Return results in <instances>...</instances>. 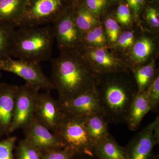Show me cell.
Here are the masks:
<instances>
[{
	"instance_id": "6da1fadb",
	"label": "cell",
	"mask_w": 159,
	"mask_h": 159,
	"mask_svg": "<svg viewBox=\"0 0 159 159\" xmlns=\"http://www.w3.org/2000/svg\"><path fill=\"white\" fill-rule=\"evenodd\" d=\"M51 60V81L60 103L95 89L99 74L79 51L60 52L58 57Z\"/></svg>"
},
{
	"instance_id": "7a4b0ae2",
	"label": "cell",
	"mask_w": 159,
	"mask_h": 159,
	"mask_svg": "<svg viewBox=\"0 0 159 159\" xmlns=\"http://www.w3.org/2000/svg\"><path fill=\"white\" fill-rule=\"evenodd\" d=\"M131 71L99 74L95 90L108 124L125 123L131 104L138 94Z\"/></svg>"
},
{
	"instance_id": "3957f363",
	"label": "cell",
	"mask_w": 159,
	"mask_h": 159,
	"mask_svg": "<svg viewBox=\"0 0 159 159\" xmlns=\"http://www.w3.org/2000/svg\"><path fill=\"white\" fill-rule=\"evenodd\" d=\"M16 28L11 57L38 64L51 60L54 40L52 29L42 26Z\"/></svg>"
},
{
	"instance_id": "277c9868",
	"label": "cell",
	"mask_w": 159,
	"mask_h": 159,
	"mask_svg": "<svg viewBox=\"0 0 159 159\" xmlns=\"http://www.w3.org/2000/svg\"><path fill=\"white\" fill-rule=\"evenodd\" d=\"M84 116L66 114L54 133L75 153L93 156V144L86 128Z\"/></svg>"
},
{
	"instance_id": "5b68a950",
	"label": "cell",
	"mask_w": 159,
	"mask_h": 159,
	"mask_svg": "<svg viewBox=\"0 0 159 159\" xmlns=\"http://www.w3.org/2000/svg\"><path fill=\"white\" fill-rule=\"evenodd\" d=\"M0 71L17 75L38 90L51 92L55 89L51 80L46 76L40 64L10 57L0 62Z\"/></svg>"
},
{
	"instance_id": "8992f818",
	"label": "cell",
	"mask_w": 159,
	"mask_h": 159,
	"mask_svg": "<svg viewBox=\"0 0 159 159\" xmlns=\"http://www.w3.org/2000/svg\"><path fill=\"white\" fill-rule=\"evenodd\" d=\"M66 9H64L63 0H29L16 27L41 26L53 23Z\"/></svg>"
},
{
	"instance_id": "52a82bcc",
	"label": "cell",
	"mask_w": 159,
	"mask_h": 159,
	"mask_svg": "<svg viewBox=\"0 0 159 159\" xmlns=\"http://www.w3.org/2000/svg\"><path fill=\"white\" fill-rule=\"evenodd\" d=\"M54 39L60 52L79 51L82 47V34L77 29L73 10L66 9L53 23Z\"/></svg>"
},
{
	"instance_id": "ba28073f",
	"label": "cell",
	"mask_w": 159,
	"mask_h": 159,
	"mask_svg": "<svg viewBox=\"0 0 159 159\" xmlns=\"http://www.w3.org/2000/svg\"><path fill=\"white\" fill-rule=\"evenodd\" d=\"M38 90L28 84L18 87L10 133L23 129L34 118Z\"/></svg>"
},
{
	"instance_id": "9c48e42d",
	"label": "cell",
	"mask_w": 159,
	"mask_h": 159,
	"mask_svg": "<svg viewBox=\"0 0 159 159\" xmlns=\"http://www.w3.org/2000/svg\"><path fill=\"white\" fill-rule=\"evenodd\" d=\"M159 143V117L136 134L124 147L128 159H150Z\"/></svg>"
},
{
	"instance_id": "30bf717a",
	"label": "cell",
	"mask_w": 159,
	"mask_h": 159,
	"mask_svg": "<svg viewBox=\"0 0 159 159\" xmlns=\"http://www.w3.org/2000/svg\"><path fill=\"white\" fill-rule=\"evenodd\" d=\"M79 51L98 74L132 70L127 63L119 59L106 48H91L82 46Z\"/></svg>"
},
{
	"instance_id": "8fae6325",
	"label": "cell",
	"mask_w": 159,
	"mask_h": 159,
	"mask_svg": "<svg viewBox=\"0 0 159 159\" xmlns=\"http://www.w3.org/2000/svg\"><path fill=\"white\" fill-rule=\"evenodd\" d=\"M65 115L59 101L52 97L51 92L39 94L34 117L39 123L54 133Z\"/></svg>"
},
{
	"instance_id": "7c38bea8",
	"label": "cell",
	"mask_w": 159,
	"mask_h": 159,
	"mask_svg": "<svg viewBox=\"0 0 159 159\" xmlns=\"http://www.w3.org/2000/svg\"><path fill=\"white\" fill-rule=\"evenodd\" d=\"M25 138L43 152L64 147L58 137L34 118L23 129Z\"/></svg>"
},
{
	"instance_id": "4fadbf2b",
	"label": "cell",
	"mask_w": 159,
	"mask_h": 159,
	"mask_svg": "<svg viewBox=\"0 0 159 159\" xmlns=\"http://www.w3.org/2000/svg\"><path fill=\"white\" fill-rule=\"evenodd\" d=\"M60 104L61 110L66 114L84 116L93 114H102V107L95 89Z\"/></svg>"
},
{
	"instance_id": "5bb4252c",
	"label": "cell",
	"mask_w": 159,
	"mask_h": 159,
	"mask_svg": "<svg viewBox=\"0 0 159 159\" xmlns=\"http://www.w3.org/2000/svg\"><path fill=\"white\" fill-rule=\"evenodd\" d=\"M18 86L0 83V138L10 133L15 97Z\"/></svg>"
},
{
	"instance_id": "9a60e30c",
	"label": "cell",
	"mask_w": 159,
	"mask_h": 159,
	"mask_svg": "<svg viewBox=\"0 0 159 159\" xmlns=\"http://www.w3.org/2000/svg\"><path fill=\"white\" fill-rule=\"evenodd\" d=\"M150 111L147 91L137 94L132 102L125 119V123L132 131L136 130L142 119Z\"/></svg>"
},
{
	"instance_id": "2e32d148",
	"label": "cell",
	"mask_w": 159,
	"mask_h": 159,
	"mask_svg": "<svg viewBox=\"0 0 159 159\" xmlns=\"http://www.w3.org/2000/svg\"><path fill=\"white\" fill-rule=\"evenodd\" d=\"M93 156L96 159H128L124 147L111 134L94 145Z\"/></svg>"
},
{
	"instance_id": "e0dca14e",
	"label": "cell",
	"mask_w": 159,
	"mask_h": 159,
	"mask_svg": "<svg viewBox=\"0 0 159 159\" xmlns=\"http://www.w3.org/2000/svg\"><path fill=\"white\" fill-rule=\"evenodd\" d=\"M29 0H0V22L17 26L22 17Z\"/></svg>"
},
{
	"instance_id": "ac0fdd59",
	"label": "cell",
	"mask_w": 159,
	"mask_h": 159,
	"mask_svg": "<svg viewBox=\"0 0 159 159\" xmlns=\"http://www.w3.org/2000/svg\"><path fill=\"white\" fill-rule=\"evenodd\" d=\"M84 121L86 128L94 145L110 134L109 132L108 123L102 113L85 116Z\"/></svg>"
},
{
	"instance_id": "d6986e66",
	"label": "cell",
	"mask_w": 159,
	"mask_h": 159,
	"mask_svg": "<svg viewBox=\"0 0 159 159\" xmlns=\"http://www.w3.org/2000/svg\"><path fill=\"white\" fill-rule=\"evenodd\" d=\"M132 72L138 89V94L146 91L157 74L154 61L146 65L140 66L134 69Z\"/></svg>"
},
{
	"instance_id": "ffe728a7",
	"label": "cell",
	"mask_w": 159,
	"mask_h": 159,
	"mask_svg": "<svg viewBox=\"0 0 159 159\" xmlns=\"http://www.w3.org/2000/svg\"><path fill=\"white\" fill-rule=\"evenodd\" d=\"M16 26L12 23L0 22V62L11 57Z\"/></svg>"
},
{
	"instance_id": "44dd1931",
	"label": "cell",
	"mask_w": 159,
	"mask_h": 159,
	"mask_svg": "<svg viewBox=\"0 0 159 159\" xmlns=\"http://www.w3.org/2000/svg\"><path fill=\"white\" fill-rule=\"evenodd\" d=\"M74 12L75 24L82 36L87 31L100 24L97 16L85 5H78Z\"/></svg>"
},
{
	"instance_id": "7402d4cb",
	"label": "cell",
	"mask_w": 159,
	"mask_h": 159,
	"mask_svg": "<svg viewBox=\"0 0 159 159\" xmlns=\"http://www.w3.org/2000/svg\"><path fill=\"white\" fill-rule=\"evenodd\" d=\"M153 49L152 41L147 37H142L134 43L132 49L131 56L134 63L136 66L135 68L140 66L146 61L152 53Z\"/></svg>"
},
{
	"instance_id": "603a6c76",
	"label": "cell",
	"mask_w": 159,
	"mask_h": 159,
	"mask_svg": "<svg viewBox=\"0 0 159 159\" xmlns=\"http://www.w3.org/2000/svg\"><path fill=\"white\" fill-rule=\"evenodd\" d=\"M107 39L105 30L100 24L82 34V46L91 48H106Z\"/></svg>"
},
{
	"instance_id": "cb8c5ba5",
	"label": "cell",
	"mask_w": 159,
	"mask_h": 159,
	"mask_svg": "<svg viewBox=\"0 0 159 159\" xmlns=\"http://www.w3.org/2000/svg\"><path fill=\"white\" fill-rule=\"evenodd\" d=\"M17 150V159H43L42 152L26 139L20 141Z\"/></svg>"
},
{
	"instance_id": "d4e9b609",
	"label": "cell",
	"mask_w": 159,
	"mask_h": 159,
	"mask_svg": "<svg viewBox=\"0 0 159 159\" xmlns=\"http://www.w3.org/2000/svg\"><path fill=\"white\" fill-rule=\"evenodd\" d=\"M150 111L157 112L159 106V76L157 74L151 84L146 90Z\"/></svg>"
},
{
	"instance_id": "484cf974",
	"label": "cell",
	"mask_w": 159,
	"mask_h": 159,
	"mask_svg": "<svg viewBox=\"0 0 159 159\" xmlns=\"http://www.w3.org/2000/svg\"><path fill=\"white\" fill-rule=\"evenodd\" d=\"M17 138L9 137L0 141V159H13V150Z\"/></svg>"
},
{
	"instance_id": "4316f807",
	"label": "cell",
	"mask_w": 159,
	"mask_h": 159,
	"mask_svg": "<svg viewBox=\"0 0 159 159\" xmlns=\"http://www.w3.org/2000/svg\"><path fill=\"white\" fill-rule=\"evenodd\" d=\"M75 154L71 149L64 147L45 152L43 159H72Z\"/></svg>"
},
{
	"instance_id": "83f0119b",
	"label": "cell",
	"mask_w": 159,
	"mask_h": 159,
	"mask_svg": "<svg viewBox=\"0 0 159 159\" xmlns=\"http://www.w3.org/2000/svg\"><path fill=\"white\" fill-rule=\"evenodd\" d=\"M105 33L107 40L111 43H116L120 34V28L115 20L108 18L105 23Z\"/></svg>"
},
{
	"instance_id": "f1b7e54d",
	"label": "cell",
	"mask_w": 159,
	"mask_h": 159,
	"mask_svg": "<svg viewBox=\"0 0 159 159\" xmlns=\"http://www.w3.org/2000/svg\"><path fill=\"white\" fill-rule=\"evenodd\" d=\"M85 6L96 16L102 13L107 6V0H84Z\"/></svg>"
},
{
	"instance_id": "f546056e",
	"label": "cell",
	"mask_w": 159,
	"mask_h": 159,
	"mask_svg": "<svg viewBox=\"0 0 159 159\" xmlns=\"http://www.w3.org/2000/svg\"><path fill=\"white\" fill-rule=\"evenodd\" d=\"M119 48L126 49L131 48L134 43V36L133 32L129 31H124L119 35L116 42Z\"/></svg>"
},
{
	"instance_id": "4dcf8cb0",
	"label": "cell",
	"mask_w": 159,
	"mask_h": 159,
	"mask_svg": "<svg viewBox=\"0 0 159 159\" xmlns=\"http://www.w3.org/2000/svg\"><path fill=\"white\" fill-rule=\"evenodd\" d=\"M116 18L119 23L124 25H128L130 24L131 16L130 9L126 5H120L117 9Z\"/></svg>"
},
{
	"instance_id": "1f68e13d",
	"label": "cell",
	"mask_w": 159,
	"mask_h": 159,
	"mask_svg": "<svg viewBox=\"0 0 159 159\" xmlns=\"http://www.w3.org/2000/svg\"><path fill=\"white\" fill-rule=\"evenodd\" d=\"M146 18L148 24L152 28H159V14L157 9L153 8H148L146 11Z\"/></svg>"
},
{
	"instance_id": "d6a6232c",
	"label": "cell",
	"mask_w": 159,
	"mask_h": 159,
	"mask_svg": "<svg viewBox=\"0 0 159 159\" xmlns=\"http://www.w3.org/2000/svg\"><path fill=\"white\" fill-rule=\"evenodd\" d=\"M136 18L138 17L145 0H126Z\"/></svg>"
},
{
	"instance_id": "836d02e7",
	"label": "cell",
	"mask_w": 159,
	"mask_h": 159,
	"mask_svg": "<svg viewBox=\"0 0 159 159\" xmlns=\"http://www.w3.org/2000/svg\"><path fill=\"white\" fill-rule=\"evenodd\" d=\"M72 159H96L94 157L82 154H75Z\"/></svg>"
},
{
	"instance_id": "e575fe53",
	"label": "cell",
	"mask_w": 159,
	"mask_h": 159,
	"mask_svg": "<svg viewBox=\"0 0 159 159\" xmlns=\"http://www.w3.org/2000/svg\"><path fill=\"white\" fill-rule=\"evenodd\" d=\"M150 159H159V155L152 154Z\"/></svg>"
},
{
	"instance_id": "d590c367",
	"label": "cell",
	"mask_w": 159,
	"mask_h": 159,
	"mask_svg": "<svg viewBox=\"0 0 159 159\" xmlns=\"http://www.w3.org/2000/svg\"><path fill=\"white\" fill-rule=\"evenodd\" d=\"M1 77H2V71H0V80L1 79Z\"/></svg>"
}]
</instances>
